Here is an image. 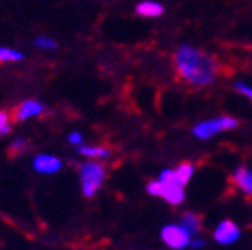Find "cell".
<instances>
[{"instance_id":"cell-9","label":"cell","mask_w":252,"mask_h":250,"mask_svg":"<svg viewBox=\"0 0 252 250\" xmlns=\"http://www.w3.org/2000/svg\"><path fill=\"white\" fill-rule=\"evenodd\" d=\"M43 104H39L36 100H25L22 106L16 111V118L18 120H29V118H34V116H39L43 113Z\"/></svg>"},{"instance_id":"cell-13","label":"cell","mask_w":252,"mask_h":250,"mask_svg":"<svg viewBox=\"0 0 252 250\" xmlns=\"http://www.w3.org/2000/svg\"><path fill=\"white\" fill-rule=\"evenodd\" d=\"M175 175H177V183H179L181 186L188 184L191 175H193V164H189V163L179 164V166L175 168Z\"/></svg>"},{"instance_id":"cell-1","label":"cell","mask_w":252,"mask_h":250,"mask_svg":"<svg viewBox=\"0 0 252 250\" xmlns=\"http://www.w3.org/2000/svg\"><path fill=\"white\" fill-rule=\"evenodd\" d=\"M175 66L181 75L193 86H208L217 77L215 59L189 45H183L175 52Z\"/></svg>"},{"instance_id":"cell-12","label":"cell","mask_w":252,"mask_h":250,"mask_svg":"<svg viewBox=\"0 0 252 250\" xmlns=\"http://www.w3.org/2000/svg\"><path fill=\"white\" fill-rule=\"evenodd\" d=\"M79 154L86 156V157H95V159H104V157H109V150L104 149V147H84L81 145L79 147Z\"/></svg>"},{"instance_id":"cell-4","label":"cell","mask_w":252,"mask_h":250,"mask_svg":"<svg viewBox=\"0 0 252 250\" xmlns=\"http://www.w3.org/2000/svg\"><path fill=\"white\" fill-rule=\"evenodd\" d=\"M147 191L151 193L152 197H161L172 206H179L185 200V186H181L177 183L166 184L161 181H152L147 186Z\"/></svg>"},{"instance_id":"cell-2","label":"cell","mask_w":252,"mask_h":250,"mask_svg":"<svg viewBox=\"0 0 252 250\" xmlns=\"http://www.w3.org/2000/svg\"><path fill=\"white\" fill-rule=\"evenodd\" d=\"M81 188H83V195L92 198L102 186L104 179H106V170L104 166L95 161H88L81 166Z\"/></svg>"},{"instance_id":"cell-3","label":"cell","mask_w":252,"mask_h":250,"mask_svg":"<svg viewBox=\"0 0 252 250\" xmlns=\"http://www.w3.org/2000/svg\"><path fill=\"white\" fill-rule=\"evenodd\" d=\"M238 125V120L233 116H219V118H213V120H206L200 122L193 127V136L197 140H209L211 136H217L222 130L234 129Z\"/></svg>"},{"instance_id":"cell-8","label":"cell","mask_w":252,"mask_h":250,"mask_svg":"<svg viewBox=\"0 0 252 250\" xmlns=\"http://www.w3.org/2000/svg\"><path fill=\"white\" fill-rule=\"evenodd\" d=\"M233 179L243 193L252 195V170H249L247 166H240V168L234 170Z\"/></svg>"},{"instance_id":"cell-21","label":"cell","mask_w":252,"mask_h":250,"mask_svg":"<svg viewBox=\"0 0 252 250\" xmlns=\"http://www.w3.org/2000/svg\"><path fill=\"white\" fill-rule=\"evenodd\" d=\"M189 247H193V249H202V247H204V240H200V238H199V240H193L191 243H189Z\"/></svg>"},{"instance_id":"cell-15","label":"cell","mask_w":252,"mask_h":250,"mask_svg":"<svg viewBox=\"0 0 252 250\" xmlns=\"http://www.w3.org/2000/svg\"><path fill=\"white\" fill-rule=\"evenodd\" d=\"M11 132V120L7 111H0V136H7Z\"/></svg>"},{"instance_id":"cell-6","label":"cell","mask_w":252,"mask_h":250,"mask_svg":"<svg viewBox=\"0 0 252 250\" xmlns=\"http://www.w3.org/2000/svg\"><path fill=\"white\" fill-rule=\"evenodd\" d=\"M240 229L236 227V223H233L231 220H223L219 223V227L215 229V241L220 245H231L234 241H238L240 238Z\"/></svg>"},{"instance_id":"cell-17","label":"cell","mask_w":252,"mask_h":250,"mask_svg":"<svg viewBox=\"0 0 252 250\" xmlns=\"http://www.w3.org/2000/svg\"><path fill=\"white\" fill-rule=\"evenodd\" d=\"M158 181H161V183H166V184H174L177 183V175H175V170H163V172L159 173V179ZM179 184V183H177Z\"/></svg>"},{"instance_id":"cell-20","label":"cell","mask_w":252,"mask_h":250,"mask_svg":"<svg viewBox=\"0 0 252 250\" xmlns=\"http://www.w3.org/2000/svg\"><path fill=\"white\" fill-rule=\"evenodd\" d=\"M68 141L72 145H81L83 143V136H81V132H70L68 134Z\"/></svg>"},{"instance_id":"cell-19","label":"cell","mask_w":252,"mask_h":250,"mask_svg":"<svg viewBox=\"0 0 252 250\" xmlns=\"http://www.w3.org/2000/svg\"><path fill=\"white\" fill-rule=\"evenodd\" d=\"M22 149H27V140H24V138H20V140H16L15 143L11 145V150H13V152H20Z\"/></svg>"},{"instance_id":"cell-5","label":"cell","mask_w":252,"mask_h":250,"mask_svg":"<svg viewBox=\"0 0 252 250\" xmlns=\"http://www.w3.org/2000/svg\"><path fill=\"white\" fill-rule=\"evenodd\" d=\"M161 240L165 241V245H168L170 249L181 250L189 247L191 234L181 223H168L161 229Z\"/></svg>"},{"instance_id":"cell-16","label":"cell","mask_w":252,"mask_h":250,"mask_svg":"<svg viewBox=\"0 0 252 250\" xmlns=\"http://www.w3.org/2000/svg\"><path fill=\"white\" fill-rule=\"evenodd\" d=\"M34 47L43 48V50H52V48L58 47V43L50 38H45V36H39V38L34 39Z\"/></svg>"},{"instance_id":"cell-14","label":"cell","mask_w":252,"mask_h":250,"mask_svg":"<svg viewBox=\"0 0 252 250\" xmlns=\"http://www.w3.org/2000/svg\"><path fill=\"white\" fill-rule=\"evenodd\" d=\"M22 59H24V54L18 52V50L0 47V62H15V61H22Z\"/></svg>"},{"instance_id":"cell-18","label":"cell","mask_w":252,"mask_h":250,"mask_svg":"<svg viewBox=\"0 0 252 250\" xmlns=\"http://www.w3.org/2000/svg\"><path fill=\"white\" fill-rule=\"evenodd\" d=\"M236 90L242 93V95H245L247 98L252 100V86H249V84H245V82H236Z\"/></svg>"},{"instance_id":"cell-10","label":"cell","mask_w":252,"mask_h":250,"mask_svg":"<svg viewBox=\"0 0 252 250\" xmlns=\"http://www.w3.org/2000/svg\"><path fill=\"white\" fill-rule=\"evenodd\" d=\"M136 13L141 16H149V18H154V16L163 15V5L159 2H152V0H145V2H140L138 7H136Z\"/></svg>"},{"instance_id":"cell-11","label":"cell","mask_w":252,"mask_h":250,"mask_svg":"<svg viewBox=\"0 0 252 250\" xmlns=\"http://www.w3.org/2000/svg\"><path fill=\"white\" fill-rule=\"evenodd\" d=\"M181 225L185 227L191 236L199 234L200 232V220L197 215H193V213H185V215L181 217Z\"/></svg>"},{"instance_id":"cell-7","label":"cell","mask_w":252,"mask_h":250,"mask_svg":"<svg viewBox=\"0 0 252 250\" xmlns=\"http://www.w3.org/2000/svg\"><path fill=\"white\" fill-rule=\"evenodd\" d=\"M32 166L36 172L39 173H56L61 170L63 163H61V159L56 157V156H50V154H39L34 157L32 161Z\"/></svg>"}]
</instances>
